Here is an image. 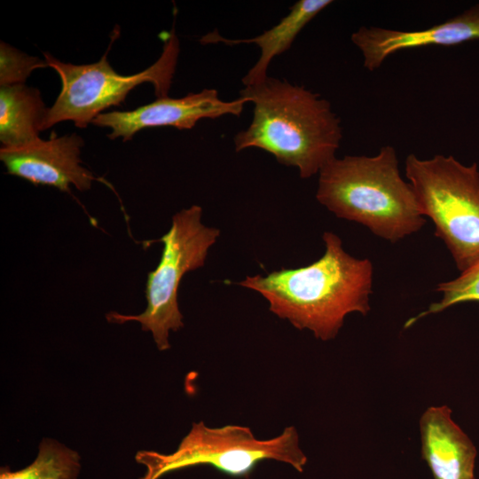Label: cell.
Returning <instances> with one entry per match:
<instances>
[{"label": "cell", "instance_id": "cell-14", "mask_svg": "<svg viewBox=\"0 0 479 479\" xmlns=\"http://www.w3.org/2000/svg\"><path fill=\"white\" fill-rule=\"evenodd\" d=\"M80 459L75 450L55 439L43 438L30 465L17 471L2 467L0 479H76L81 470Z\"/></svg>", "mask_w": 479, "mask_h": 479}, {"label": "cell", "instance_id": "cell-2", "mask_svg": "<svg viewBox=\"0 0 479 479\" xmlns=\"http://www.w3.org/2000/svg\"><path fill=\"white\" fill-rule=\"evenodd\" d=\"M240 96L253 103L248 127L234 137L236 152L259 148L302 178L318 174L340 147L341 119L331 104L303 86L268 76L244 87Z\"/></svg>", "mask_w": 479, "mask_h": 479}, {"label": "cell", "instance_id": "cell-16", "mask_svg": "<svg viewBox=\"0 0 479 479\" xmlns=\"http://www.w3.org/2000/svg\"><path fill=\"white\" fill-rule=\"evenodd\" d=\"M48 67L46 61L29 56L1 41L0 43V84L9 86L24 84L30 74Z\"/></svg>", "mask_w": 479, "mask_h": 479}, {"label": "cell", "instance_id": "cell-6", "mask_svg": "<svg viewBox=\"0 0 479 479\" xmlns=\"http://www.w3.org/2000/svg\"><path fill=\"white\" fill-rule=\"evenodd\" d=\"M108 50L98 62L87 65L65 63L50 53H43L48 67L61 80L60 92L48 109L43 130L64 121L85 128L104 110L119 106L130 90L144 82L153 86L157 98L169 97L180 51L174 27L164 38L160 58L139 73L130 75L116 73L106 59Z\"/></svg>", "mask_w": 479, "mask_h": 479}, {"label": "cell", "instance_id": "cell-3", "mask_svg": "<svg viewBox=\"0 0 479 479\" xmlns=\"http://www.w3.org/2000/svg\"><path fill=\"white\" fill-rule=\"evenodd\" d=\"M316 199L337 217L358 223L391 243L419 232L426 223L391 145L373 156L329 161L318 173Z\"/></svg>", "mask_w": 479, "mask_h": 479}, {"label": "cell", "instance_id": "cell-11", "mask_svg": "<svg viewBox=\"0 0 479 479\" xmlns=\"http://www.w3.org/2000/svg\"><path fill=\"white\" fill-rule=\"evenodd\" d=\"M422 458L435 479H475L476 449L446 406L427 409L420 420Z\"/></svg>", "mask_w": 479, "mask_h": 479}, {"label": "cell", "instance_id": "cell-15", "mask_svg": "<svg viewBox=\"0 0 479 479\" xmlns=\"http://www.w3.org/2000/svg\"><path fill=\"white\" fill-rule=\"evenodd\" d=\"M436 291L442 293V299L431 303L428 310L416 317L409 318L404 324L405 328L423 317L441 312L452 305L467 302H479V261L462 271L458 278L440 283Z\"/></svg>", "mask_w": 479, "mask_h": 479}, {"label": "cell", "instance_id": "cell-12", "mask_svg": "<svg viewBox=\"0 0 479 479\" xmlns=\"http://www.w3.org/2000/svg\"><path fill=\"white\" fill-rule=\"evenodd\" d=\"M332 3L331 0L297 1L278 24L253 38L228 39L212 31L203 35L200 42L202 44L223 43L228 46L256 44L260 49V57L242 78L245 87L252 86L268 77L267 71L271 60L287 51L304 27Z\"/></svg>", "mask_w": 479, "mask_h": 479}, {"label": "cell", "instance_id": "cell-5", "mask_svg": "<svg viewBox=\"0 0 479 479\" xmlns=\"http://www.w3.org/2000/svg\"><path fill=\"white\" fill-rule=\"evenodd\" d=\"M135 459L146 468L140 479H159L169 472L200 464L210 465L230 475L246 476L266 459L289 464L298 472H302L307 463L293 426L274 438L262 440L246 426L209 428L203 421L192 423L175 452L164 454L139 451Z\"/></svg>", "mask_w": 479, "mask_h": 479}, {"label": "cell", "instance_id": "cell-9", "mask_svg": "<svg viewBox=\"0 0 479 479\" xmlns=\"http://www.w3.org/2000/svg\"><path fill=\"white\" fill-rule=\"evenodd\" d=\"M82 138L75 133L58 137L51 132L47 140L38 138L16 147H1L0 160L10 175L35 185H48L70 192L90 189L97 178L80 159Z\"/></svg>", "mask_w": 479, "mask_h": 479}, {"label": "cell", "instance_id": "cell-4", "mask_svg": "<svg viewBox=\"0 0 479 479\" xmlns=\"http://www.w3.org/2000/svg\"><path fill=\"white\" fill-rule=\"evenodd\" d=\"M405 176L420 212L436 226L435 235L462 272L479 261V170L452 155L420 159L410 153Z\"/></svg>", "mask_w": 479, "mask_h": 479}, {"label": "cell", "instance_id": "cell-8", "mask_svg": "<svg viewBox=\"0 0 479 479\" xmlns=\"http://www.w3.org/2000/svg\"><path fill=\"white\" fill-rule=\"evenodd\" d=\"M248 98L240 96L232 101L220 98L215 89H204L185 97L157 98L131 111H112L98 114L91 123L111 130L108 137L130 140L145 128L174 127L190 130L201 119L232 114L240 116Z\"/></svg>", "mask_w": 479, "mask_h": 479}, {"label": "cell", "instance_id": "cell-13", "mask_svg": "<svg viewBox=\"0 0 479 479\" xmlns=\"http://www.w3.org/2000/svg\"><path fill=\"white\" fill-rule=\"evenodd\" d=\"M48 109L36 88L25 83L1 86V147L20 146L40 138Z\"/></svg>", "mask_w": 479, "mask_h": 479}, {"label": "cell", "instance_id": "cell-10", "mask_svg": "<svg viewBox=\"0 0 479 479\" xmlns=\"http://www.w3.org/2000/svg\"><path fill=\"white\" fill-rule=\"evenodd\" d=\"M361 51L364 67L378 69L391 54L424 46H454L479 40V4L442 23L416 31H400L379 27H360L350 36Z\"/></svg>", "mask_w": 479, "mask_h": 479}, {"label": "cell", "instance_id": "cell-1", "mask_svg": "<svg viewBox=\"0 0 479 479\" xmlns=\"http://www.w3.org/2000/svg\"><path fill=\"white\" fill-rule=\"evenodd\" d=\"M324 255L314 263L295 269L283 268L265 276H247L237 284L258 292L269 310L295 328L311 331L317 339H334L352 312L370 310L373 264L342 247V240L325 232Z\"/></svg>", "mask_w": 479, "mask_h": 479}, {"label": "cell", "instance_id": "cell-7", "mask_svg": "<svg viewBox=\"0 0 479 479\" xmlns=\"http://www.w3.org/2000/svg\"><path fill=\"white\" fill-rule=\"evenodd\" d=\"M202 208L192 205L176 213L171 226L159 241L163 244L160 262L147 275L146 308L138 315L110 311L108 322L123 324L136 321L144 332H150L159 350L170 348L169 332L184 326L177 303L180 282L187 272L204 266L208 249L216 243L220 231L201 223Z\"/></svg>", "mask_w": 479, "mask_h": 479}]
</instances>
